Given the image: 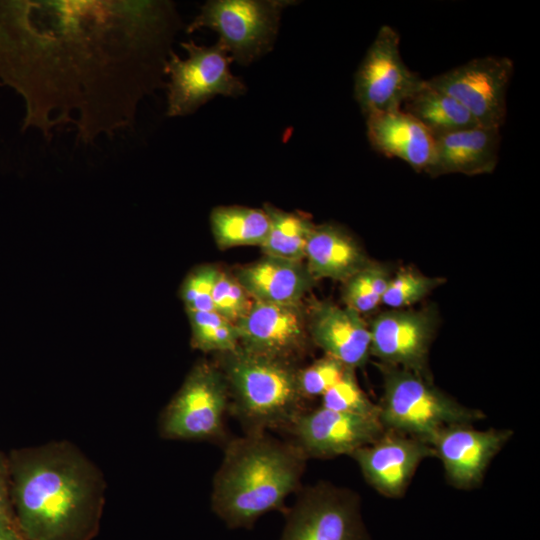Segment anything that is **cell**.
<instances>
[{"label": "cell", "instance_id": "52a82bcc", "mask_svg": "<svg viewBox=\"0 0 540 540\" xmlns=\"http://www.w3.org/2000/svg\"><path fill=\"white\" fill-rule=\"evenodd\" d=\"M181 46L187 58L171 51L164 65V74L169 76L168 117L192 114L217 95L237 97L246 92L245 83L230 71L232 59L219 42L200 46L190 40Z\"/></svg>", "mask_w": 540, "mask_h": 540}, {"label": "cell", "instance_id": "7402d4cb", "mask_svg": "<svg viewBox=\"0 0 540 540\" xmlns=\"http://www.w3.org/2000/svg\"><path fill=\"white\" fill-rule=\"evenodd\" d=\"M401 109L420 122L433 138L479 126L457 100L429 86L425 79Z\"/></svg>", "mask_w": 540, "mask_h": 540}, {"label": "cell", "instance_id": "d6a6232c", "mask_svg": "<svg viewBox=\"0 0 540 540\" xmlns=\"http://www.w3.org/2000/svg\"><path fill=\"white\" fill-rule=\"evenodd\" d=\"M0 540H26L16 522L11 518L0 517Z\"/></svg>", "mask_w": 540, "mask_h": 540}, {"label": "cell", "instance_id": "e0dca14e", "mask_svg": "<svg viewBox=\"0 0 540 540\" xmlns=\"http://www.w3.org/2000/svg\"><path fill=\"white\" fill-rule=\"evenodd\" d=\"M310 339L325 355L354 369L366 364L370 354L369 326L356 311L331 302H318L308 314Z\"/></svg>", "mask_w": 540, "mask_h": 540}, {"label": "cell", "instance_id": "8fae6325", "mask_svg": "<svg viewBox=\"0 0 540 540\" xmlns=\"http://www.w3.org/2000/svg\"><path fill=\"white\" fill-rule=\"evenodd\" d=\"M513 71L510 58L486 56L425 81L457 100L479 126L500 129L506 119V94Z\"/></svg>", "mask_w": 540, "mask_h": 540}, {"label": "cell", "instance_id": "1f68e13d", "mask_svg": "<svg viewBox=\"0 0 540 540\" xmlns=\"http://www.w3.org/2000/svg\"><path fill=\"white\" fill-rule=\"evenodd\" d=\"M0 517L14 519L9 459L0 452ZM15 520V519H14Z\"/></svg>", "mask_w": 540, "mask_h": 540}, {"label": "cell", "instance_id": "f546056e", "mask_svg": "<svg viewBox=\"0 0 540 540\" xmlns=\"http://www.w3.org/2000/svg\"><path fill=\"white\" fill-rule=\"evenodd\" d=\"M220 269L202 265L193 269L184 279L180 297L186 311H214L212 292Z\"/></svg>", "mask_w": 540, "mask_h": 540}, {"label": "cell", "instance_id": "277c9868", "mask_svg": "<svg viewBox=\"0 0 540 540\" xmlns=\"http://www.w3.org/2000/svg\"><path fill=\"white\" fill-rule=\"evenodd\" d=\"M229 393V412L244 433L287 429L305 410L295 364L255 355L240 347L220 354Z\"/></svg>", "mask_w": 540, "mask_h": 540}, {"label": "cell", "instance_id": "8992f818", "mask_svg": "<svg viewBox=\"0 0 540 540\" xmlns=\"http://www.w3.org/2000/svg\"><path fill=\"white\" fill-rule=\"evenodd\" d=\"M227 411L229 393L222 371L218 365L201 361L161 413L160 436L169 440H221L225 437Z\"/></svg>", "mask_w": 540, "mask_h": 540}, {"label": "cell", "instance_id": "4316f807", "mask_svg": "<svg viewBox=\"0 0 540 540\" xmlns=\"http://www.w3.org/2000/svg\"><path fill=\"white\" fill-rule=\"evenodd\" d=\"M445 279L403 268L391 276L381 304L391 309H405L421 301L441 286Z\"/></svg>", "mask_w": 540, "mask_h": 540}, {"label": "cell", "instance_id": "4dcf8cb0", "mask_svg": "<svg viewBox=\"0 0 540 540\" xmlns=\"http://www.w3.org/2000/svg\"><path fill=\"white\" fill-rule=\"evenodd\" d=\"M348 367L325 355L304 369L298 370V384L304 399L322 396L346 372Z\"/></svg>", "mask_w": 540, "mask_h": 540}, {"label": "cell", "instance_id": "9a60e30c", "mask_svg": "<svg viewBox=\"0 0 540 540\" xmlns=\"http://www.w3.org/2000/svg\"><path fill=\"white\" fill-rule=\"evenodd\" d=\"M511 434L510 430H477L470 424H453L439 429L427 443L442 461L449 481L458 488H470L480 482Z\"/></svg>", "mask_w": 540, "mask_h": 540}, {"label": "cell", "instance_id": "603a6c76", "mask_svg": "<svg viewBox=\"0 0 540 540\" xmlns=\"http://www.w3.org/2000/svg\"><path fill=\"white\" fill-rule=\"evenodd\" d=\"M210 224L220 248L261 246L270 230V220L264 209L243 206H221L213 209Z\"/></svg>", "mask_w": 540, "mask_h": 540}, {"label": "cell", "instance_id": "f1b7e54d", "mask_svg": "<svg viewBox=\"0 0 540 540\" xmlns=\"http://www.w3.org/2000/svg\"><path fill=\"white\" fill-rule=\"evenodd\" d=\"M237 278L219 271L212 292L214 311L224 319L237 324L249 312L254 301Z\"/></svg>", "mask_w": 540, "mask_h": 540}, {"label": "cell", "instance_id": "9c48e42d", "mask_svg": "<svg viewBox=\"0 0 540 540\" xmlns=\"http://www.w3.org/2000/svg\"><path fill=\"white\" fill-rule=\"evenodd\" d=\"M296 493L279 540H371L356 493L326 482Z\"/></svg>", "mask_w": 540, "mask_h": 540}, {"label": "cell", "instance_id": "484cf974", "mask_svg": "<svg viewBox=\"0 0 540 540\" xmlns=\"http://www.w3.org/2000/svg\"><path fill=\"white\" fill-rule=\"evenodd\" d=\"M187 315L194 348L219 354L234 352L239 348L236 326L215 311H188Z\"/></svg>", "mask_w": 540, "mask_h": 540}, {"label": "cell", "instance_id": "d4e9b609", "mask_svg": "<svg viewBox=\"0 0 540 540\" xmlns=\"http://www.w3.org/2000/svg\"><path fill=\"white\" fill-rule=\"evenodd\" d=\"M392 274L385 265L369 263L344 281L342 298L344 306L360 315L375 310L382 302L383 295Z\"/></svg>", "mask_w": 540, "mask_h": 540}, {"label": "cell", "instance_id": "44dd1931", "mask_svg": "<svg viewBox=\"0 0 540 540\" xmlns=\"http://www.w3.org/2000/svg\"><path fill=\"white\" fill-rule=\"evenodd\" d=\"M304 260L315 280L328 278L343 282L370 261L356 240L334 224L315 225Z\"/></svg>", "mask_w": 540, "mask_h": 540}, {"label": "cell", "instance_id": "30bf717a", "mask_svg": "<svg viewBox=\"0 0 540 540\" xmlns=\"http://www.w3.org/2000/svg\"><path fill=\"white\" fill-rule=\"evenodd\" d=\"M397 31L383 25L369 46L354 77V96L364 116L401 109L422 85L404 63Z\"/></svg>", "mask_w": 540, "mask_h": 540}, {"label": "cell", "instance_id": "5bb4252c", "mask_svg": "<svg viewBox=\"0 0 540 540\" xmlns=\"http://www.w3.org/2000/svg\"><path fill=\"white\" fill-rule=\"evenodd\" d=\"M235 326L242 350L292 364L305 352L310 338L308 314L301 303L254 301Z\"/></svg>", "mask_w": 540, "mask_h": 540}, {"label": "cell", "instance_id": "d6986e66", "mask_svg": "<svg viewBox=\"0 0 540 540\" xmlns=\"http://www.w3.org/2000/svg\"><path fill=\"white\" fill-rule=\"evenodd\" d=\"M500 129L475 126L434 138L430 176L491 173L498 162Z\"/></svg>", "mask_w": 540, "mask_h": 540}, {"label": "cell", "instance_id": "ba28073f", "mask_svg": "<svg viewBox=\"0 0 540 540\" xmlns=\"http://www.w3.org/2000/svg\"><path fill=\"white\" fill-rule=\"evenodd\" d=\"M286 1L212 0L187 26V33L209 28L232 60L247 65L268 52L276 38Z\"/></svg>", "mask_w": 540, "mask_h": 540}, {"label": "cell", "instance_id": "7a4b0ae2", "mask_svg": "<svg viewBox=\"0 0 540 540\" xmlns=\"http://www.w3.org/2000/svg\"><path fill=\"white\" fill-rule=\"evenodd\" d=\"M11 501L26 540H79L105 496L100 470L73 444L56 441L11 452Z\"/></svg>", "mask_w": 540, "mask_h": 540}, {"label": "cell", "instance_id": "ffe728a7", "mask_svg": "<svg viewBox=\"0 0 540 540\" xmlns=\"http://www.w3.org/2000/svg\"><path fill=\"white\" fill-rule=\"evenodd\" d=\"M235 277L253 301L274 304L301 303L316 282L305 262L269 255L239 268Z\"/></svg>", "mask_w": 540, "mask_h": 540}, {"label": "cell", "instance_id": "3957f363", "mask_svg": "<svg viewBox=\"0 0 540 540\" xmlns=\"http://www.w3.org/2000/svg\"><path fill=\"white\" fill-rule=\"evenodd\" d=\"M307 460L292 441L267 432L230 440L213 477L212 511L229 529H252L272 511L284 514L285 500L300 489Z\"/></svg>", "mask_w": 540, "mask_h": 540}, {"label": "cell", "instance_id": "6da1fadb", "mask_svg": "<svg viewBox=\"0 0 540 540\" xmlns=\"http://www.w3.org/2000/svg\"><path fill=\"white\" fill-rule=\"evenodd\" d=\"M178 27L169 1H0V81L25 102L22 130L49 141L72 124L93 143L132 126Z\"/></svg>", "mask_w": 540, "mask_h": 540}, {"label": "cell", "instance_id": "5b68a950", "mask_svg": "<svg viewBox=\"0 0 540 540\" xmlns=\"http://www.w3.org/2000/svg\"><path fill=\"white\" fill-rule=\"evenodd\" d=\"M383 396L379 405L385 430L427 443L439 429L453 424H470L483 414L467 408L412 371L379 364Z\"/></svg>", "mask_w": 540, "mask_h": 540}, {"label": "cell", "instance_id": "cb8c5ba5", "mask_svg": "<svg viewBox=\"0 0 540 540\" xmlns=\"http://www.w3.org/2000/svg\"><path fill=\"white\" fill-rule=\"evenodd\" d=\"M270 220V230L260 246L265 255L293 261H303L308 239L315 227L302 213L286 212L271 204L264 205Z\"/></svg>", "mask_w": 540, "mask_h": 540}, {"label": "cell", "instance_id": "83f0119b", "mask_svg": "<svg viewBox=\"0 0 540 540\" xmlns=\"http://www.w3.org/2000/svg\"><path fill=\"white\" fill-rule=\"evenodd\" d=\"M321 407L344 413L378 417L379 405L373 403L360 388L354 369L348 368L343 376L321 396Z\"/></svg>", "mask_w": 540, "mask_h": 540}, {"label": "cell", "instance_id": "2e32d148", "mask_svg": "<svg viewBox=\"0 0 540 540\" xmlns=\"http://www.w3.org/2000/svg\"><path fill=\"white\" fill-rule=\"evenodd\" d=\"M365 480L387 497H400L422 460L435 456L426 442L385 430L375 442L351 455Z\"/></svg>", "mask_w": 540, "mask_h": 540}, {"label": "cell", "instance_id": "ac0fdd59", "mask_svg": "<svg viewBox=\"0 0 540 540\" xmlns=\"http://www.w3.org/2000/svg\"><path fill=\"white\" fill-rule=\"evenodd\" d=\"M365 118L367 138L375 151L427 173L433 160L434 138L420 122L402 109L371 113Z\"/></svg>", "mask_w": 540, "mask_h": 540}, {"label": "cell", "instance_id": "7c38bea8", "mask_svg": "<svg viewBox=\"0 0 540 540\" xmlns=\"http://www.w3.org/2000/svg\"><path fill=\"white\" fill-rule=\"evenodd\" d=\"M436 328L437 314L432 308L382 312L369 325L370 354L378 358L379 364L403 368L430 379L427 360Z\"/></svg>", "mask_w": 540, "mask_h": 540}, {"label": "cell", "instance_id": "4fadbf2b", "mask_svg": "<svg viewBox=\"0 0 540 540\" xmlns=\"http://www.w3.org/2000/svg\"><path fill=\"white\" fill-rule=\"evenodd\" d=\"M309 458L352 455L379 439L385 429L378 417L338 412L324 407L304 410L286 429Z\"/></svg>", "mask_w": 540, "mask_h": 540}]
</instances>
